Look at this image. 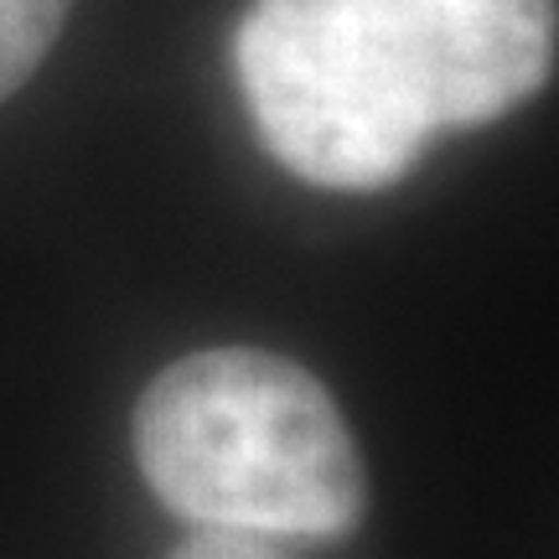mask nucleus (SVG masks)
<instances>
[{
	"mask_svg": "<svg viewBox=\"0 0 559 559\" xmlns=\"http://www.w3.org/2000/svg\"><path fill=\"white\" fill-rule=\"evenodd\" d=\"M140 477L198 528L342 539L368 513V466L317 373L264 347L166 362L130 419Z\"/></svg>",
	"mask_w": 559,
	"mask_h": 559,
	"instance_id": "f257e3e1",
	"label": "nucleus"
},
{
	"mask_svg": "<svg viewBox=\"0 0 559 559\" xmlns=\"http://www.w3.org/2000/svg\"><path fill=\"white\" fill-rule=\"evenodd\" d=\"M234 62L270 156L311 187H394L440 135L419 0H254Z\"/></svg>",
	"mask_w": 559,
	"mask_h": 559,
	"instance_id": "f03ea898",
	"label": "nucleus"
},
{
	"mask_svg": "<svg viewBox=\"0 0 559 559\" xmlns=\"http://www.w3.org/2000/svg\"><path fill=\"white\" fill-rule=\"evenodd\" d=\"M440 130H477L555 73V0H419Z\"/></svg>",
	"mask_w": 559,
	"mask_h": 559,
	"instance_id": "7ed1b4c3",
	"label": "nucleus"
},
{
	"mask_svg": "<svg viewBox=\"0 0 559 559\" xmlns=\"http://www.w3.org/2000/svg\"><path fill=\"white\" fill-rule=\"evenodd\" d=\"M73 0H0V104L41 68L68 26Z\"/></svg>",
	"mask_w": 559,
	"mask_h": 559,
	"instance_id": "20e7f679",
	"label": "nucleus"
},
{
	"mask_svg": "<svg viewBox=\"0 0 559 559\" xmlns=\"http://www.w3.org/2000/svg\"><path fill=\"white\" fill-rule=\"evenodd\" d=\"M166 559H290L280 539L239 534V528H192Z\"/></svg>",
	"mask_w": 559,
	"mask_h": 559,
	"instance_id": "39448f33",
	"label": "nucleus"
}]
</instances>
